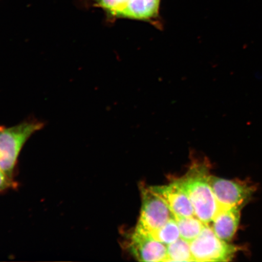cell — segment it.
Wrapping results in <instances>:
<instances>
[{
  "label": "cell",
  "instance_id": "1",
  "mask_svg": "<svg viewBox=\"0 0 262 262\" xmlns=\"http://www.w3.org/2000/svg\"><path fill=\"white\" fill-rule=\"evenodd\" d=\"M209 176L204 166L195 165L182 178L175 180L188 195L196 217L205 225L212 222L220 209L209 185Z\"/></svg>",
  "mask_w": 262,
  "mask_h": 262
},
{
  "label": "cell",
  "instance_id": "2",
  "mask_svg": "<svg viewBox=\"0 0 262 262\" xmlns=\"http://www.w3.org/2000/svg\"><path fill=\"white\" fill-rule=\"evenodd\" d=\"M43 123L28 120L11 127L0 126V168L15 179L18 157L28 140L41 130Z\"/></svg>",
  "mask_w": 262,
  "mask_h": 262
},
{
  "label": "cell",
  "instance_id": "3",
  "mask_svg": "<svg viewBox=\"0 0 262 262\" xmlns=\"http://www.w3.org/2000/svg\"><path fill=\"white\" fill-rule=\"evenodd\" d=\"M194 261H231L239 250L219 238L209 225H205L194 240L190 242Z\"/></svg>",
  "mask_w": 262,
  "mask_h": 262
},
{
  "label": "cell",
  "instance_id": "4",
  "mask_svg": "<svg viewBox=\"0 0 262 262\" xmlns=\"http://www.w3.org/2000/svg\"><path fill=\"white\" fill-rule=\"evenodd\" d=\"M142 208L136 231L150 235L170 219L175 218L166 202L150 187L142 190Z\"/></svg>",
  "mask_w": 262,
  "mask_h": 262
},
{
  "label": "cell",
  "instance_id": "5",
  "mask_svg": "<svg viewBox=\"0 0 262 262\" xmlns=\"http://www.w3.org/2000/svg\"><path fill=\"white\" fill-rule=\"evenodd\" d=\"M209 183L220 208H243L253 196V186L247 183L209 176Z\"/></svg>",
  "mask_w": 262,
  "mask_h": 262
},
{
  "label": "cell",
  "instance_id": "6",
  "mask_svg": "<svg viewBox=\"0 0 262 262\" xmlns=\"http://www.w3.org/2000/svg\"><path fill=\"white\" fill-rule=\"evenodd\" d=\"M130 253L140 261H166L167 246L154 238L151 235L135 231L131 235Z\"/></svg>",
  "mask_w": 262,
  "mask_h": 262
},
{
  "label": "cell",
  "instance_id": "7",
  "mask_svg": "<svg viewBox=\"0 0 262 262\" xmlns=\"http://www.w3.org/2000/svg\"><path fill=\"white\" fill-rule=\"evenodd\" d=\"M150 188L161 196L175 217L195 215L194 208L188 195L176 181L168 185L154 186Z\"/></svg>",
  "mask_w": 262,
  "mask_h": 262
},
{
  "label": "cell",
  "instance_id": "8",
  "mask_svg": "<svg viewBox=\"0 0 262 262\" xmlns=\"http://www.w3.org/2000/svg\"><path fill=\"white\" fill-rule=\"evenodd\" d=\"M241 208H220L212 222V229L222 241L229 242L236 233L241 219Z\"/></svg>",
  "mask_w": 262,
  "mask_h": 262
},
{
  "label": "cell",
  "instance_id": "9",
  "mask_svg": "<svg viewBox=\"0 0 262 262\" xmlns=\"http://www.w3.org/2000/svg\"><path fill=\"white\" fill-rule=\"evenodd\" d=\"M87 8L103 10L107 21L113 23L121 19L124 10L131 0H82Z\"/></svg>",
  "mask_w": 262,
  "mask_h": 262
},
{
  "label": "cell",
  "instance_id": "10",
  "mask_svg": "<svg viewBox=\"0 0 262 262\" xmlns=\"http://www.w3.org/2000/svg\"><path fill=\"white\" fill-rule=\"evenodd\" d=\"M179 228L180 237L191 242L201 234L205 224L195 215L192 217H175Z\"/></svg>",
  "mask_w": 262,
  "mask_h": 262
},
{
  "label": "cell",
  "instance_id": "11",
  "mask_svg": "<svg viewBox=\"0 0 262 262\" xmlns=\"http://www.w3.org/2000/svg\"><path fill=\"white\" fill-rule=\"evenodd\" d=\"M167 246L166 261H194L190 242L180 237Z\"/></svg>",
  "mask_w": 262,
  "mask_h": 262
},
{
  "label": "cell",
  "instance_id": "12",
  "mask_svg": "<svg viewBox=\"0 0 262 262\" xmlns=\"http://www.w3.org/2000/svg\"><path fill=\"white\" fill-rule=\"evenodd\" d=\"M150 235L156 241L166 245L172 244L180 238L179 228L175 218L170 219Z\"/></svg>",
  "mask_w": 262,
  "mask_h": 262
},
{
  "label": "cell",
  "instance_id": "13",
  "mask_svg": "<svg viewBox=\"0 0 262 262\" xmlns=\"http://www.w3.org/2000/svg\"><path fill=\"white\" fill-rule=\"evenodd\" d=\"M18 183L15 179L10 178L0 168V194L17 188Z\"/></svg>",
  "mask_w": 262,
  "mask_h": 262
}]
</instances>
